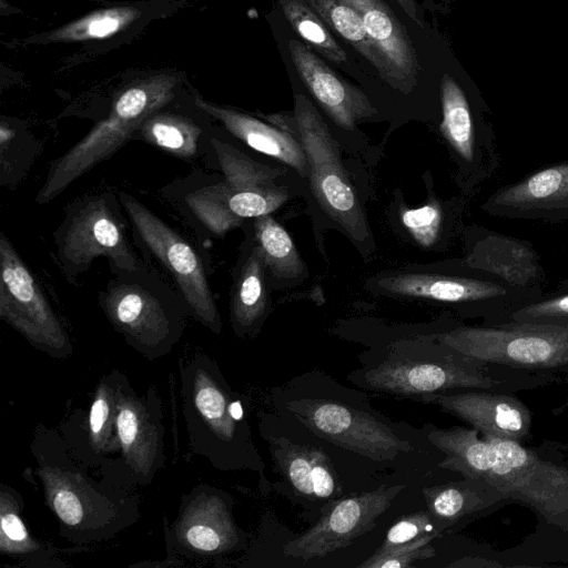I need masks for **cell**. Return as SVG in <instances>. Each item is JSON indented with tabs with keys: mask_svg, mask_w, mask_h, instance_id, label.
Masks as SVG:
<instances>
[{
	"mask_svg": "<svg viewBox=\"0 0 568 568\" xmlns=\"http://www.w3.org/2000/svg\"><path fill=\"white\" fill-rule=\"evenodd\" d=\"M288 49L303 83L337 125L351 130L359 121L376 114V109L359 89L339 78L304 43L292 39Z\"/></svg>",
	"mask_w": 568,
	"mask_h": 568,
	"instance_id": "obj_20",
	"label": "cell"
},
{
	"mask_svg": "<svg viewBox=\"0 0 568 568\" xmlns=\"http://www.w3.org/2000/svg\"><path fill=\"white\" fill-rule=\"evenodd\" d=\"M183 1L138 0L97 9L52 30L18 40L16 45L105 44L116 37L132 36L151 20L179 9Z\"/></svg>",
	"mask_w": 568,
	"mask_h": 568,
	"instance_id": "obj_14",
	"label": "cell"
},
{
	"mask_svg": "<svg viewBox=\"0 0 568 568\" xmlns=\"http://www.w3.org/2000/svg\"><path fill=\"white\" fill-rule=\"evenodd\" d=\"M318 18L339 37L351 43L394 88L392 71L368 38L357 11L344 0H304Z\"/></svg>",
	"mask_w": 568,
	"mask_h": 568,
	"instance_id": "obj_28",
	"label": "cell"
},
{
	"mask_svg": "<svg viewBox=\"0 0 568 568\" xmlns=\"http://www.w3.org/2000/svg\"><path fill=\"white\" fill-rule=\"evenodd\" d=\"M488 445L481 479L513 501L532 508L546 523L568 532V460L545 446L527 447L523 442L481 435Z\"/></svg>",
	"mask_w": 568,
	"mask_h": 568,
	"instance_id": "obj_7",
	"label": "cell"
},
{
	"mask_svg": "<svg viewBox=\"0 0 568 568\" xmlns=\"http://www.w3.org/2000/svg\"><path fill=\"white\" fill-rule=\"evenodd\" d=\"M181 81L176 72H161L138 79L119 91L106 116L50 162L36 203L44 205L55 200L79 178L133 140L134 132L149 115L178 98Z\"/></svg>",
	"mask_w": 568,
	"mask_h": 568,
	"instance_id": "obj_3",
	"label": "cell"
},
{
	"mask_svg": "<svg viewBox=\"0 0 568 568\" xmlns=\"http://www.w3.org/2000/svg\"><path fill=\"white\" fill-rule=\"evenodd\" d=\"M377 284L382 290L400 296L474 305L486 317L484 325L489 326L508 322L514 311L544 295L499 277L399 274L381 278Z\"/></svg>",
	"mask_w": 568,
	"mask_h": 568,
	"instance_id": "obj_12",
	"label": "cell"
},
{
	"mask_svg": "<svg viewBox=\"0 0 568 568\" xmlns=\"http://www.w3.org/2000/svg\"><path fill=\"white\" fill-rule=\"evenodd\" d=\"M176 1H183V2H186V1H189V0H176Z\"/></svg>",
	"mask_w": 568,
	"mask_h": 568,
	"instance_id": "obj_44",
	"label": "cell"
},
{
	"mask_svg": "<svg viewBox=\"0 0 568 568\" xmlns=\"http://www.w3.org/2000/svg\"><path fill=\"white\" fill-rule=\"evenodd\" d=\"M11 498L1 497V550L10 554L34 551L38 548L20 518Z\"/></svg>",
	"mask_w": 568,
	"mask_h": 568,
	"instance_id": "obj_39",
	"label": "cell"
},
{
	"mask_svg": "<svg viewBox=\"0 0 568 568\" xmlns=\"http://www.w3.org/2000/svg\"><path fill=\"white\" fill-rule=\"evenodd\" d=\"M397 3L404 9L406 14L414 20L419 27H425L426 22L419 11L416 0H396Z\"/></svg>",
	"mask_w": 568,
	"mask_h": 568,
	"instance_id": "obj_41",
	"label": "cell"
},
{
	"mask_svg": "<svg viewBox=\"0 0 568 568\" xmlns=\"http://www.w3.org/2000/svg\"><path fill=\"white\" fill-rule=\"evenodd\" d=\"M432 532L436 531L427 509L410 514L396 521L388 529L382 545L373 555H382Z\"/></svg>",
	"mask_w": 568,
	"mask_h": 568,
	"instance_id": "obj_38",
	"label": "cell"
},
{
	"mask_svg": "<svg viewBox=\"0 0 568 568\" xmlns=\"http://www.w3.org/2000/svg\"><path fill=\"white\" fill-rule=\"evenodd\" d=\"M400 221L416 243L430 247L438 240L442 230V207L433 200L416 209H403Z\"/></svg>",
	"mask_w": 568,
	"mask_h": 568,
	"instance_id": "obj_36",
	"label": "cell"
},
{
	"mask_svg": "<svg viewBox=\"0 0 568 568\" xmlns=\"http://www.w3.org/2000/svg\"><path fill=\"white\" fill-rule=\"evenodd\" d=\"M266 270L264 256L255 240L245 243L233 270L230 294V321L240 337L254 335L266 314Z\"/></svg>",
	"mask_w": 568,
	"mask_h": 568,
	"instance_id": "obj_27",
	"label": "cell"
},
{
	"mask_svg": "<svg viewBox=\"0 0 568 568\" xmlns=\"http://www.w3.org/2000/svg\"><path fill=\"white\" fill-rule=\"evenodd\" d=\"M442 343L481 362L541 373L568 369V325L506 322L457 326L436 334Z\"/></svg>",
	"mask_w": 568,
	"mask_h": 568,
	"instance_id": "obj_9",
	"label": "cell"
},
{
	"mask_svg": "<svg viewBox=\"0 0 568 568\" xmlns=\"http://www.w3.org/2000/svg\"><path fill=\"white\" fill-rule=\"evenodd\" d=\"M40 474L53 511L71 532H82L89 538L106 532V523L98 514L115 513L99 507L100 501L109 499L102 498L80 473L62 471L41 462Z\"/></svg>",
	"mask_w": 568,
	"mask_h": 568,
	"instance_id": "obj_25",
	"label": "cell"
},
{
	"mask_svg": "<svg viewBox=\"0 0 568 568\" xmlns=\"http://www.w3.org/2000/svg\"><path fill=\"white\" fill-rule=\"evenodd\" d=\"M443 119L440 132L466 163L475 160V125L470 104L460 84L448 73L440 81Z\"/></svg>",
	"mask_w": 568,
	"mask_h": 568,
	"instance_id": "obj_29",
	"label": "cell"
},
{
	"mask_svg": "<svg viewBox=\"0 0 568 568\" xmlns=\"http://www.w3.org/2000/svg\"><path fill=\"white\" fill-rule=\"evenodd\" d=\"M253 230L266 267L274 277L293 280L304 273L305 266L290 234L270 214L255 217Z\"/></svg>",
	"mask_w": 568,
	"mask_h": 568,
	"instance_id": "obj_31",
	"label": "cell"
},
{
	"mask_svg": "<svg viewBox=\"0 0 568 568\" xmlns=\"http://www.w3.org/2000/svg\"><path fill=\"white\" fill-rule=\"evenodd\" d=\"M403 489V485L381 486L333 500L313 526L285 544L283 554L306 561L348 546L375 527L377 518Z\"/></svg>",
	"mask_w": 568,
	"mask_h": 568,
	"instance_id": "obj_13",
	"label": "cell"
},
{
	"mask_svg": "<svg viewBox=\"0 0 568 568\" xmlns=\"http://www.w3.org/2000/svg\"><path fill=\"white\" fill-rule=\"evenodd\" d=\"M278 2L285 19L301 38L331 62L342 64L347 61L345 50L304 0H278Z\"/></svg>",
	"mask_w": 568,
	"mask_h": 568,
	"instance_id": "obj_33",
	"label": "cell"
},
{
	"mask_svg": "<svg viewBox=\"0 0 568 568\" xmlns=\"http://www.w3.org/2000/svg\"><path fill=\"white\" fill-rule=\"evenodd\" d=\"M178 98L149 115L133 134L176 159L187 162L203 161L207 169L214 166L212 138L215 130L210 115L194 103L191 109L176 105ZM194 102V101H193Z\"/></svg>",
	"mask_w": 568,
	"mask_h": 568,
	"instance_id": "obj_19",
	"label": "cell"
},
{
	"mask_svg": "<svg viewBox=\"0 0 568 568\" xmlns=\"http://www.w3.org/2000/svg\"><path fill=\"white\" fill-rule=\"evenodd\" d=\"M568 292V276L565 277L561 282H559L558 286L555 290V294L567 293Z\"/></svg>",
	"mask_w": 568,
	"mask_h": 568,
	"instance_id": "obj_43",
	"label": "cell"
},
{
	"mask_svg": "<svg viewBox=\"0 0 568 568\" xmlns=\"http://www.w3.org/2000/svg\"><path fill=\"white\" fill-rule=\"evenodd\" d=\"M359 14L366 33L387 62L394 88L409 92L416 84V51L398 19L383 0H344Z\"/></svg>",
	"mask_w": 568,
	"mask_h": 568,
	"instance_id": "obj_24",
	"label": "cell"
},
{
	"mask_svg": "<svg viewBox=\"0 0 568 568\" xmlns=\"http://www.w3.org/2000/svg\"><path fill=\"white\" fill-rule=\"evenodd\" d=\"M128 217L133 241L173 280L190 316L220 334L222 321L209 282L203 254L172 225L126 191H115Z\"/></svg>",
	"mask_w": 568,
	"mask_h": 568,
	"instance_id": "obj_8",
	"label": "cell"
},
{
	"mask_svg": "<svg viewBox=\"0 0 568 568\" xmlns=\"http://www.w3.org/2000/svg\"><path fill=\"white\" fill-rule=\"evenodd\" d=\"M219 170L230 187L229 205L234 214L245 220L267 215L288 199L286 189L275 185L280 171L261 164L226 142L217 132L212 138Z\"/></svg>",
	"mask_w": 568,
	"mask_h": 568,
	"instance_id": "obj_17",
	"label": "cell"
},
{
	"mask_svg": "<svg viewBox=\"0 0 568 568\" xmlns=\"http://www.w3.org/2000/svg\"><path fill=\"white\" fill-rule=\"evenodd\" d=\"M359 361L362 367L351 372L347 381L365 390L416 400L465 389L513 394L561 382L558 374L478 361L442 343L436 335L400 342L378 356Z\"/></svg>",
	"mask_w": 568,
	"mask_h": 568,
	"instance_id": "obj_1",
	"label": "cell"
},
{
	"mask_svg": "<svg viewBox=\"0 0 568 568\" xmlns=\"http://www.w3.org/2000/svg\"><path fill=\"white\" fill-rule=\"evenodd\" d=\"M566 377V383L568 385V369L564 373ZM568 410V393L562 404H560L558 407L552 409V414L555 416L562 414L564 412Z\"/></svg>",
	"mask_w": 568,
	"mask_h": 568,
	"instance_id": "obj_42",
	"label": "cell"
},
{
	"mask_svg": "<svg viewBox=\"0 0 568 568\" xmlns=\"http://www.w3.org/2000/svg\"><path fill=\"white\" fill-rule=\"evenodd\" d=\"M128 226L115 191L88 193L68 202L53 232L55 263L67 282L78 287L98 257L108 260L110 271L145 265L129 241Z\"/></svg>",
	"mask_w": 568,
	"mask_h": 568,
	"instance_id": "obj_6",
	"label": "cell"
},
{
	"mask_svg": "<svg viewBox=\"0 0 568 568\" xmlns=\"http://www.w3.org/2000/svg\"><path fill=\"white\" fill-rule=\"evenodd\" d=\"M193 101L197 108L221 122L227 132L251 149L283 162L297 171L301 176L308 175V163L304 150L288 131L205 100L199 94H194Z\"/></svg>",
	"mask_w": 568,
	"mask_h": 568,
	"instance_id": "obj_23",
	"label": "cell"
},
{
	"mask_svg": "<svg viewBox=\"0 0 568 568\" xmlns=\"http://www.w3.org/2000/svg\"><path fill=\"white\" fill-rule=\"evenodd\" d=\"M481 209L501 219L568 222V162L544 166L496 190Z\"/></svg>",
	"mask_w": 568,
	"mask_h": 568,
	"instance_id": "obj_15",
	"label": "cell"
},
{
	"mask_svg": "<svg viewBox=\"0 0 568 568\" xmlns=\"http://www.w3.org/2000/svg\"><path fill=\"white\" fill-rule=\"evenodd\" d=\"M284 130L301 143L308 163V178L314 196L326 214L354 241L365 242L371 232L337 144L326 123L311 101L295 95L294 115Z\"/></svg>",
	"mask_w": 568,
	"mask_h": 568,
	"instance_id": "obj_10",
	"label": "cell"
},
{
	"mask_svg": "<svg viewBox=\"0 0 568 568\" xmlns=\"http://www.w3.org/2000/svg\"><path fill=\"white\" fill-rule=\"evenodd\" d=\"M368 399L322 372L298 375L275 387L272 396L280 417L342 449L384 464L413 455V435L379 414Z\"/></svg>",
	"mask_w": 568,
	"mask_h": 568,
	"instance_id": "obj_2",
	"label": "cell"
},
{
	"mask_svg": "<svg viewBox=\"0 0 568 568\" xmlns=\"http://www.w3.org/2000/svg\"><path fill=\"white\" fill-rule=\"evenodd\" d=\"M116 420V390L109 384H101L89 414L90 440L98 450L114 448L111 443Z\"/></svg>",
	"mask_w": 568,
	"mask_h": 568,
	"instance_id": "obj_34",
	"label": "cell"
},
{
	"mask_svg": "<svg viewBox=\"0 0 568 568\" xmlns=\"http://www.w3.org/2000/svg\"><path fill=\"white\" fill-rule=\"evenodd\" d=\"M270 450L295 494L323 508L341 497L342 485L327 455L320 448L295 443L291 437L280 433L264 435Z\"/></svg>",
	"mask_w": 568,
	"mask_h": 568,
	"instance_id": "obj_21",
	"label": "cell"
},
{
	"mask_svg": "<svg viewBox=\"0 0 568 568\" xmlns=\"http://www.w3.org/2000/svg\"><path fill=\"white\" fill-rule=\"evenodd\" d=\"M185 416L192 442L224 469H252L263 476L264 464L251 437L242 397L212 363H192L183 373Z\"/></svg>",
	"mask_w": 568,
	"mask_h": 568,
	"instance_id": "obj_5",
	"label": "cell"
},
{
	"mask_svg": "<svg viewBox=\"0 0 568 568\" xmlns=\"http://www.w3.org/2000/svg\"><path fill=\"white\" fill-rule=\"evenodd\" d=\"M110 272L98 303L113 328L150 358L168 353L179 342L190 315L181 294L146 264Z\"/></svg>",
	"mask_w": 568,
	"mask_h": 568,
	"instance_id": "obj_4",
	"label": "cell"
},
{
	"mask_svg": "<svg viewBox=\"0 0 568 568\" xmlns=\"http://www.w3.org/2000/svg\"><path fill=\"white\" fill-rule=\"evenodd\" d=\"M189 515L181 532L191 549L212 554L229 550L240 542L226 505L220 498L210 499L209 515H199L195 509Z\"/></svg>",
	"mask_w": 568,
	"mask_h": 568,
	"instance_id": "obj_30",
	"label": "cell"
},
{
	"mask_svg": "<svg viewBox=\"0 0 568 568\" xmlns=\"http://www.w3.org/2000/svg\"><path fill=\"white\" fill-rule=\"evenodd\" d=\"M420 402L458 417L481 435L524 442L530 436L532 415L517 397L486 389L430 394Z\"/></svg>",
	"mask_w": 568,
	"mask_h": 568,
	"instance_id": "obj_18",
	"label": "cell"
},
{
	"mask_svg": "<svg viewBox=\"0 0 568 568\" xmlns=\"http://www.w3.org/2000/svg\"><path fill=\"white\" fill-rule=\"evenodd\" d=\"M39 144L26 128L6 118L0 123V183L14 189L28 174L39 153Z\"/></svg>",
	"mask_w": 568,
	"mask_h": 568,
	"instance_id": "obj_32",
	"label": "cell"
},
{
	"mask_svg": "<svg viewBox=\"0 0 568 568\" xmlns=\"http://www.w3.org/2000/svg\"><path fill=\"white\" fill-rule=\"evenodd\" d=\"M423 495L434 529L439 535L513 501L490 483L474 477L426 487Z\"/></svg>",
	"mask_w": 568,
	"mask_h": 568,
	"instance_id": "obj_22",
	"label": "cell"
},
{
	"mask_svg": "<svg viewBox=\"0 0 568 568\" xmlns=\"http://www.w3.org/2000/svg\"><path fill=\"white\" fill-rule=\"evenodd\" d=\"M440 535L432 532L422 538L395 548L377 556H369L359 568H406L412 567L415 562L432 559L436 556L435 548L429 542Z\"/></svg>",
	"mask_w": 568,
	"mask_h": 568,
	"instance_id": "obj_37",
	"label": "cell"
},
{
	"mask_svg": "<svg viewBox=\"0 0 568 568\" xmlns=\"http://www.w3.org/2000/svg\"><path fill=\"white\" fill-rule=\"evenodd\" d=\"M448 567H456V568H480V567H503L501 564L495 560H489L481 557H465L462 559H458L452 564L448 565Z\"/></svg>",
	"mask_w": 568,
	"mask_h": 568,
	"instance_id": "obj_40",
	"label": "cell"
},
{
	"mask_svg": "<svg viewBox=\"0 0 568 568\" xmlns=\"http://www.w3.org/2000/svg\"><path fill=\"white\" fill-rule=\"evenodd\" d=\"M508 322L568 325V292L528 302L514 311Z\"/></svg>",
	"mask_w": 568,
	"mask_h": 568,
	"instance_id": "obj_35",
	"label": "cell"
},
{
	"mask_svg": "<svg viewBox=\"0 0 568 568\" xmlns=\"http://www.w3.org/2000/svg\"><path fill=\"white\" fill-rule=\"evenodd\" d=\"M0 317L42 351L59 356L70 353L63 324L37 276L3 231L0 233Z\"/></svg>",
	"mask_w": 568,
	"mask_h": 568,
	"instance_id": "obj_11",
	"label": "cell"
},
{
	"mask_svg": "<svg viewBox=\"0 0 568 568\" xmlns=\"http://www.w3.org/2000/svg\"><path fill=\"white\" fill-rule=\"evenodd\" d=\"M159 193L202 237L221 239L244 222L230 209V187L216 172L195 170L169 182Z\"/></svg>",
	"mask_w": 568,
	"mask_h": 568,
	"instance_id": "obj_16",
	"label": "cell"
},
{
	"mask_svg": "<svg viewBox=\"0 0 568 568\" xmlns=\"http://www.w3.org/2000/svg\"><path fill=\"white\" fill-rule=\"evenodd\" d=\"M150 403L116 390V438L126 462L145 479L162 464V425Z\"/></svg>",
	"mask_w": 568,
	"mask_h": 568,
	"instance_id": "obj_26",
	"label": "cell"
}]
</instances>
